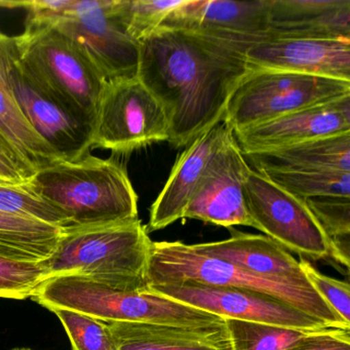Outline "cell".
<instances>
[{"label":"cell","instance_id":"cell-1","mask_svg":"<svg viewBox=\"0 0 350 350\" xmlns=\"http://www.w3.org/2000/svg\"><path fill=\"white\" fill-rule=\"evenodd\" d=\"M247 69L245 55L185 30L161 26L139 44L137 77L165 108L167 142L176 148L224 120L229 96Z\"/></svg>","mask_w":350,"mask_h":350},{"label":"cell","instance_id":"cell-2","mask_svg":"<svg viewBox=\"0 0 350 350\" xmlns=\"http://www.w3.org/2000/svg\"><path fill=\"white\" fill-rule=\"evenodd\" d=\"M152 241L140 219L62 228L54 254L42 265L49 278L77 275L116 290H148Z\"/></svg>","mask_w":350,"mask_h":350},{"label":"cell","instance_id":"cell-3","mask_svg":"<svg viewBox=\"0 0 350 350\" xmlns=\"http://www.w3.org/2000/svg\"><path fill=\"white\" fill-rule=\"evenodd\" d=\"M196 282L245 288L269 295L321 319L329 327L350 329V325L325 303L307 278H266L224 260L208 257L182 241H152L147 284Z\"/></svg>","mask_w":350,"mask_h":350},{"label":"cell","instance_id":"cell-4","mask_svg":"<svg viewBox=\"0 0 350 350\" xmlns=\"http://www.w3.org/2000/svg\"><path fill=\"white\" fill-rule=\"evenodd\" d=\"M29 185L67 215L69 226L138 219V194L126 169L112 159L88 154L58 161L38 170Z\"/></svg>","mask_w":350,"mask_h":350},{"label":"cell","instance_id":"cell-5","mask_svg":"<svg viewBox=\"0 0 350 350\" xmlns=\"http://www.w3.org/2000/svg\"><path fill=\"white\" fill-rule=\"evenodd\" d=\"M32 299L49 310L69 309L108 323L124 321L202 327L225 323V319L218 315L149 291L116 290L83 276L48 278Z\"/></svg>","mask_w":350,"mask_h":350},{"label":"cell","instance_id":"cell-6","mask_svg":"<svg viewBox=\"0 0 350 350\" xmlns=\"http://www.w3.org/2000/svg\"><path fill=\"white\" fill-rule=\"evenodd\" d=\"M18 38L26 71L93 130L106 79L66 36L49 27Z\"/></svg>","mask_w":350,"mask_h":350},{"label":"cell","instance_id":"cell-7","mask_svg":"<svg viewBox=\"0 0 350 350\" xmlns=\"http://www.w3.org/2000/svg\"><path fill=\"white\" fill-rule=\"evenodd\" d=\"M350 96V81L249 67L233 88L224 122L235 131Z\"/></svg>","mask_w":350,"mask_h":350},{"label":"cell","instance_id":"cell-8","mask_svg":"<svg viewBox=\"0 0 350 350\" xmlns=\"http://www.w3.org/2000/svg\"><path fill=\"white\" fill-rule=\"evenodd\" d=\"M165 108L137 75L104 83L95 120L93 147L129 154L169 140Z\"/></svg>","mask_w":350,"mask_h":350},{"label":"cell","instance_id":"cell-9","mask_svg":"<svg viewBox=\"0 0 350 350\" xmlns=\"http://www.w3.org/2000/svg\"><path fill=\"white\" fill-rule=\"evenodd\" d=\"M243 194L255 228L266 237L302 257H331V241L304 200L252 167L245 177Z\"/></svg>","mask_w":350,"mask_h":350},{"label":"cell","instance_id":"cell-10","mask_svg":"<svg viewBox=\"0 0 350 350\" xmlns=\"http://www.w3.org/2000/svg\"><path fill=\"white\" fill-rule=\"evenodd\" d=\"M52 28L70 38L106 81L137 75L139 44L126 34L120 0H73Z\"/></svg>","mask_w":350,"mask_h":350},{"label":"cell","instance_id":"cell-11","mask_svg":"<svg viewBox=\"0 0 350 350\" xmlns=\"http://www.w3.org/2000/svg\"><path fill=\"white\" fill-rule=\"evenodd\" d=\"M147 291L223 319L267 323L304 331L329 327L321 319L284 301L256 291L196 282L151 286Z\"/></svg>","mask_w":350,"mask_h":350},{"label":"cell","instance_id":"cell-12","mask_svg":"<svg viewBox=\"0 0 350 350\" xmlns=\"http://www.w3.org/2000/svg\"><path fill=\"white\" fill-rule=\"evenodd\" d=\"M270 0H184L167 18L165 27L185 30L245 55L270 40Z\"/></svg>","mask_w":350,"mask_h":350},{"label":"cell","instance_id":"cell-13","mask_svg":"<svg viewBox=\"0 0 350 350\" xmlns=\"http://www.w3.org/2000/svg\"><path fill=\"white\" fill-rule=\"evenodd\" d=\"M11 85L24 118L61 161H77L90 154L91 126L40 85L19 60L12 70Z\"/></svg>","mask_w":350,"mask_h":350},{"label":"cell","instance_id":"cell-14","mask_svg":"<svg viewBox=\"0 0 350 350\" xmlns=\"http://www.w3.org/2000/svg\"><path fill=\"white\" fill-rule=\"evenodd\" d=\"M250 169L233 134L206 170L183 219H194L226 228L237 225L255 228L243 194Z\"/></svg>","mask_w":350,"mask_h":350},{"label":"cell","instance_id":"cell-15","mask_svg":"<svg viewBox=\"0 0 350 350\" xmlns=\"http://www.w3.org/2000/svg\"><path fill=\"white\" fill-rule=\"evenodd\" d=\"M346 132H350V96L303 108L233 134L241 152L247 154Z\"/></svg>","mask_w":350,"mask_h":350},{"label":"cell","instance_id":"cell-16","mask_svg":"<svg viewBox=\"0 0 350 350\" xmlns=\"http://www.w3.org/2000/svg\"><path fill=\"white\" fill-rule=\"evenodd\" d=\"M233 131L224 120L211 126L186 146L174 165L167 183L150 208L147 232L167 228L183 219L206 170Z\"/></svg>","mask_w":350,"mask_h":350},{"label":"cell","instance_id":"cell-17","mask_svg":"<svg viewBox=\"0 0 350 350\" xmlns=\"http://www.w3.org/2000/svg\"><path fill=\"white\" fill-rule=\"evenodd\" d=\"M245 59L252 68L350 81V40L270 38L251 46Z\"/></svg>","mask_w":350,"mask_h":350},{"label":"cell","instance_id":"cell-18","mask_svg":"<svg viewBox=\"0 0 350 350\" xmlns=\"http://www.w3.org/2000/svg\"><path fill=\"white\" fill-rule=\"evenodd\" d=\"M270 38L350 40V0H270Z\"/></svg>","mask_w":350,"mask_h":350},{"label":"cell","instance_id":"cell-19","mask_svg":"<svg viewBox=\"0 0 350 350\" xmlns=\"http://www.w3.org/2000/svg\"><path fill=\"white\" fill-rule=\"evenodd\" d=\"M108 325L114 350H234L226 323L182 327L116 321Z\"/></svg>","mask_w":350,"mask_h":350},{"label":"cell","instance_id":"cell-20","mask_svg":"<svg viewBox=\"0 0 350 350\" xmlns=\"http://www.w3.org/2000/svg\"><path fill=\"white\" fill-rule=\"evenodd\" d=\"M208 257L224 260L266 278H306L300 262L266 235L233 232L229 239L192 245Z\"/></svg>","mask_w":350,"mask_h":350},{"label":"cell","instance_id":"cell-21","mask_svg":"<svg viewBox=\"0 0 350 350\" xmlns=\"http://www.w3.org/2000/svg\"><path fill=\"white\" fill-rule=\"evenodd\" d=\"M19 58L17 36L0 32V131L38 172L61 159L29 126L16 101L11 73Z\"/></svg>","mask_w":350,"mask_h":350},{"label":"cell","instance_id":"cell-22","mask_svg":"<svg viewBox=\"0 0 350 350\" xmlns=\"http://www.w3.org/2000/svg\"><path fill=\"white\" fill-rule=\"evenodd\" d=\"M258 172L350 173V132L313 139L272 150L243 154Z\"/></svg>","mask_w":350,"mask_h":350},{"label":"cell","instance_id":"cell-23","mask_svg":"<svg viewBox=\"0 0 350 350\" xmlns=\"http://www.w3.org/2000/svg\"><path fill=\"white\" fill-rule=\"evenodd\" d=\"M60 227L0 211V256L25 262H42L54 254Z\"/></svg>","mask_w":350,"mask_h":350},{"label":"cell","instance_id":"cell-24","mask_svg":"<svg viewBox=\"0 0 350 350\" xmlns=\"http://www.w3.org/2000/svg\"><path fill=\"white\" fill-rule=\"evenodd\" d=\"M268 179L290 193L302 198H350V173L344 172L264 171Z\"/></svg>","mask_w":350,"mask_h":350},{"label":"cell","instance_id":"cell-25","mask_svg":"<svg viewBox=\"0 0 350 350\" xmlns=\"http://www.w3.org/2000/svg\"><path fill=\"white\" fill-rule=\"evenodd\" d=\"M234 350H291L311 331L225 319Z\"/></svg>","mask_w":350,"mask_h":350},{"label":"cell","instance_id":"cell-26","mask_svg":"<svg viewBox=\"0 0 350 350\" xmlns=\"http://www.w3.org/2000/svg\"><path fill=\"white\" fill-rule=\"evenodd\" d=\"M329 237L331 258L349 268L350 198H321L305 200Z\"/></svg>","mask_w":350,"mask_h":350},{"label":"cell","instance_id":"cell-27","mask_svg":"<svg viewBox=\"0 0 350 350\" xmlns=\"http://www.w3.org/2000/svg\"><path fill=\"white\" fill-rule=\"evenodd\" d=\"M29 181L0 189V211L60 228L69 226L67 215L34 191Z\"/></svg>","mask_w":350,"mask_h":350},{"label":"cell","instance_id":"cell-28","mask_svg":"<svg viewBox=\"0 0 350 350\" xmlns=\"http://www.w3.org/2000/svg\"><path fill=\"white\" fill-rule=\"evenodd\" d=\"M184 0H120L126 34L137 44L152 36Z\"/></svg>","mask_w":350,"mask_h":350},{"label":"cell","instance_id":"cell-29","mask_svg":"<svg viewBox=\"0 0 350 350\" xmlns=\"http://www.w3.org/2000/svg\"><path fill=\"white\" fill-rule=\"evenodd\" d=\"M70 340L72 350H114L109 325L105 321L69 309H53Z\"/></svg>","mask_w":350,"mask_h":350},{"label":"cell","instance_id":"cell-30","mask_svg":"<svg viewBox=\"0 0 350 350\" xmlns=\"http://www.w3.org/2000/svg\"><path fill=\"white\" fill-rule=\"evenodd\" d=\"M49 275L42 262H25L0 256V298H32Z\"/></svg>","mask_w":350,"mask_h":350},{"label":"cell","instance_id":"cell-31","mask_svg":"<svg viewBox=\"0 0 350 350\" xmlns=\"http://www.w3.org/2000/svg\"><path fill=\"white\" fill-rule=\"evenodd\" d=\"M301 268L308 282L319 296L339 315L342 321L350 325V286L347 282L329 278L319 272L310 262L300 260Z\"/></svg>","mask_w":350,"mask_h":350},{"label":"cell","instance_id":"cell-32","mask_svg":"<svg viewBox=\"0 0 350 350\" xmlns=\"http://www.w3.org/2000/svg\"><path fill=\"white\" fill-rule=\"evenodd\" d=\"M73 0H33L25 1L24 9L27 12L24 32L38 31L52 27L53 24L62 17Z\"/></svg>","mask_w":350,"mask_h":350},{"label":"cell","instance_id":"cell-33","mask_svg":"<svg viewBox=\"0 0 350 350\" xmlns=\"http://www.w3.org/2000/svg\"><path fill=\"white\" fill-rule=\"evenodd\" d=\"M36 171L0 131V179L28 182Z\"/></svg>","mask_w":350,"mask_h":350},{"label":"cell","instance_id":"cell-34","mask_svg":"<svg viewBox=\"0 0 350 350\" xmlns=\"http://www.w3.org/2000/svg\"><path fill=\"white\" fill-rule=\"evenodd\" d=\"M291 350H350V329L325 327L311 331Z\"/></svg>","mask_w":350,"mask_h":350},{"label":"cell","instance_id":"cell-35","mask_svg":"<svg viewBox=\"0 0 350 350\" xmlns=\"http://www.w3.org/2000/svg\"><path fill=\"white\" fill-rule=\"evenodd\" d=\"M24 183V182L11 181V180L0 179V189L7 186L13 185V184Z\"/></svg>","mask_w":350,"mask_h":350},{"label":"cell","instance_id":"cell-36","mask_svg":"<svg viewBox=\"0 0 350 350\" xmlns=\"http://www.w3.org/2000/svg\"><path fill=\"white\" fill-rule=\"evenodd\" d=\"M12 350H32L30 349V348H14V349Z\"/></svg>","mask_w":350,"mask_h":350}]
</instances>
